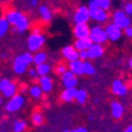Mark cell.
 <instances>
[{"label":"cell","instance_id":"obj_36","mask_svg":"<svg viewBox=\"0 0 132 132\" xmlns=\"http://www.w3.org/2000/svg\"><path fill=\"white\" fill-rule=\"evenodd\" d=\"M70 132H88V130L86 128H84V127H79V128H76V129H74V130H72Z\"/></svg>","mask_w":132,"mask_h":132},{"label":"cell","instance_id":"obj_23","mask_svg":"<svg viewBox=\"0 0 132 132\" xmlns=\"http://www.w3.org/2000/svg\"><path fill=\"white\" fill-rule=\"evenodd\" d=\"M46 59H47V54L43 53V52H38L33 56V62L36 63L37 65L41 64V63H45Z\"/></svg>","mask_w":132,"mask_h":132},{"label":"cell","instance_id":"obj_30","mask_svg":"<svg viewBox=\"0 0 132 132\" xmlns=\"http://www.w3.org/2000/svg\"><path fill=\"white\" fill-rule=\"evenodd\" d=\"M110 4L111 2L109 0H98V9H101L103 11H106L110 7Z\"/></svg>","mask_w":132,"mask_h":132},{"label":"cell","instance_id":"obj_39","mask_svg":"<svg viewBox=\"0 0 132 132\" xmlns=\"http://www.w3.org/2000/svg\"><path fill=\"white\" fill-rule=\"evenodd\" d=\"M129 67L132 69V58H130V60H129Z\"/></svg>","mask_w":132,"mask_h":132},{"label":"cell","instance_id":"obj_34","mask_svg":"<svg viewBox=\"0 0 132 132\" xmlns=\"http://www.w3.org/2000/svg\"><path fill=\"white\" fill-rule=\"evenodd\" d=\"M125 33L129 38H132V27H128L125 29Z\"/></svg>","mask_w":132,"mask_h":132},{"label":"cell","instance_id":"obj_22","mask_svg":"<svg viewBox=\"0 0 132 132\" xmlns=\"http://www.w3.org/2000/svg\"><path fill=\"white\" fill-rule=\"evenodd\" d=\"M36 72L38 75H40L41 77L42 76H47V74L50 72V65L48 63H41V64H38L36 67Z\"/></svg>","mask_w":132,"mask_h":132},{"label":"cell","instance_id":"obj_27","mask_svg":"<svg viewBox=\"0 0 132 132\" xmlns=\"http://www.w3.org/2000/svg\"><path fill=\"white\" fill-rule=\"evenodd\" d=\"M75 100L77 101L79 104H84L86 102V100H87V92L85 90H77Z\"/></svg>","mask_w":132,"mask_h":132},{"label":"cell","instance_id":"obj_4","mask_svg":"<svg viewBox=\"0 0 132 132\" xmlns=\"http://www.w3.org/2000/svg\"><path fill=\"white\" fill-rule=\"evenodd\" d=\"M43 43H45V37H43L41 34H32L28 37V47L30 49V51L35 52L37 50H39Z\"/></svg>","mask_w":132,"mask_h":132},{"label":"cell","instance_id":"obj_9","mask_svg":"<svg viewBox=\"0 0 132 132\" xmlns=\"http://www.w3.org/2000/svg\"><path fill=\"white\" fill-rule=\"evenodd\" d=\"M61 82L65 89H73L77 85V78H76V76L72 72L65 71L61 75Z\"/></svg>","mask_w":132,"mask_h":132},{"label":"cell","instance_id":"obj_42","mask_svg":"<svg viewBox=\"0 0 132 132\" xmlns=\"http://www.w3.org/2000/svg\"><path fill=\"white\" fill-rule=\"evenodd\" d=\"M0 56H1V53H0Z\"/></svg>","mask_w":132,"mask_h":132},{"label":"cell","instance_id":"obj_13","mask_svg":"<svg viewBox=\"0 0 132 132\" xmlns=\"http://www.w3.org/2000/svg\"><path fill=\"white\" fill-rule=\"evenodd\" d=\"M111 90H112V92H113L115 95L122 96V95H125V94L127 93V87L125 86V84H124L122 80L116 79V80H114L113 84H112Z\"/></svg>","mask_w":132,"mask_h":132},{"label":"cell","instance_id":"obj_5","mask_svg":"<svg viewBox=\"0 0 132 132\" xmlns=\"http://www.w3.org/2000/svg\"><path fill=\"white\" fill-rule=\"evenodd\" d=\"M112 19H113V24L118 27L120 30L130 27V23H131V21L128 18V16L124 12H122V11H116V12L113 14Z\"/></svg>","mask_w":132,"mask_h":132},{"label":"cell","instance_id":"obj_12","mask_svg":"<svg viewBox=\"0 0 132 132\" xmlns=\"http://www.w3.org/2000/svg\"><path fill=\"white\" fill-rule=\"evenodd\" d=\"M61 54H62V56H63L65 59H68L70 62L78 59V52L76 51L72 46L64 47V48L62 49V51H61Z\"/></svg>","mask_w":132,"mask_h":132},{"label":"cell","instance_id":"obj_29","mask_svg":"<svg viewBox=\"0 0 132 132\" xmlns=\"http://www.w3.org/2000/svg\"><path fill=\"white\" fill-rule=\"evenodd\" d=\"M32 122H33V124H34L35 126H39V125H41L42 122H43L42 115H41L40 113H38V112L33 113V115H32Z\"/></svg>","mask_w":132,"mask_h":132},{"label":"cell","instance_id":"obj_11","mask_svg":"<svg viewBox=\"0 0 132 132\" xmlns=\"http://www.w3.org/2000/svg\"><path fill=\"white\" fill-rule=\"evenodd\" d=\"M73 32L77 39H86L89 38L90 28L88 27V24H75Z\"/></svg>","mask_w":132,"mask_h":132},{"label":"cell","instance_id":"obj_21","mask_svg":"<svg viewBox=\"0 0 132 132\" xmlns=\"http://www.w3.org/2000/svg\"><path fill=\"white\" fill-rule=\"evenodd\" d=\"M39 13H40L42 19L45 20V21H49V20H51V18H52V14H51V11L49 10L48 6H46V5H41V6H39Z\"/></svg>","mask_w":132,"mask_h":132},{"label":"cell","instance_id":"obj_7","mask_svg":"<svg viewBox=\"0 0 132 132\" xmlns=\"http://www.w3.org/2000/svg\"><path fill=\"white\" fill-rule=\"evenodd\" d=\"M89 19H90L89 10L85 5H80L76 10L74 14V21L76 22V24H86Z\"/></svg>","mask_w":132,"mask_h":132},{"label":"cell","instance_id":"obj_10","mask_svg":"<svg viewBox=\"0 0 132 132\" xmlns=\"http://www.w3.org/2000/svg\"><path fill=\"white\" fill-rule=\"evenodd\" d=\"M105 32L107 34V38H109L111 41H116L120 36H122V30L113 23L108 24L105 29Z\"/></svg>","mask_w":132,"mask_h":132},{"label":"cell","instance_id":"obj_1","mask_svg":"<svg viewBox=\"0 0 132 132\" xmlns=\"http://www.w3.org/2000/svg\"><path fill=\"white\" fill-rule=\"evenodd\" d=\"M5 19L7 20L9 23L14 26L15 30H17L20 33L24 32L29 28V21L27 17L22 13L17 12V11H11V12H9L6 14Z\"/></svg>","mask_w":132,"mask_h":132},{"label":"cell","instance_id":"obj_24","mask_svg":"<svg viewBox=\"0 0 132 132\" xmlns=\"http://www.w3.org/2000/svg\"><path fill=\"white\" fill-rule=\"evenodd\" d=\"M9 22L5 18H0V37H2L9 30Z\"/></svg>","mask_w":132,"mask_h":132},{"label":"cell","instance_id":"obj_25","mask_svg":"<svg viewBox=\"0 0 132 132\" xmlns=\"http://www.w3.org/2000/svg\"><path fill=\"white\" fill-rule=\"evenodd\" d=\"M82 72L84 74H88V75H92L95 72L94 67L90 63V62H82Z\"/></svg>","mask_w":132,"mask_h":132},{"label":"cell","instance_id":"obj_35","mask_svg":"<svg viewBox=\"0 0 132 132\" xmlns=\"http://www.w3.org/2000/svg\"><path fill=\"white\" fill-rule=\"evenodd\" d=\"M29 74H30V76H32V77H34V78H36L38 76V74H37L35 69H30L29 70Z\"/></svg>","mask_w":132,"mask_h":132},{"label":"cell","instance_id":"obj_38","mask_svg":"<svg viewBox=\"0 0 132 132\" xmlns=\"http://www.w3.org/2000/svg\"><path fill=\"white\" fill-rule=\"evenodd\" d=\"M31 3H32V4H33V5H36V4H37V3H38V2H37V1H36V0H32V1H31Z\"/></svg>","mask_w":132,"mask_h":132},{"label":"cell","instance_id":"obj_41","mask_svg":"<svg viewBox=\"0 0 132 132\" xmlns=\"http://www.w3.org/2000/svg\"><path fill=\"white\" fill-rule=\"evenodd\" d=\"M63 132H70V131H68V130H67V131H63Z\"/></svg>","mask_w":132,"mask_h":132},{"label":"cell","instance_id":"obj_32","mask_svg":"<svg viewBox=\"0 0 132 132\" xmlns=\"http://www.w3.org/2000/svg\"><path fill=\"white\" fill-rule=\"evenodd\" d=\"M65 71V67H64V64H59V65H57V68H56V73L57 74H63Z\"/></svg>","mask_w":132,"mask_h":132},{"label":"cell","instance_id":"obj_26","mask_svg":"<svg viewBox=\"0 0 132 132\" xmlns=\"http://www.w3.org/2000/svg\"><path fill=\"white\" fill-rule=\"evenodd\" d=\"M27 127V123L24 120H17L14 124V127H13V131L14 132H22Z\"/></svg>","mask_w":132,"mask_h":132},{"label":"cell","instance_id":"obj_6","mask_svg":"<svg viewBox=\"0 0 132 132\" xmlns=\"http://www.w3.org/2000/svg\"><path fill=\"white\" fill-rule=\"evenodd\" d=\"M0 92L5 97H13L16 92V85L6 78L0 80Z\"/></svg>","mask_w":132,"mask_h":132},{"label":"cell","instance_id":"obj_14","mask_svg":"<svg viewBox=\"0 0 132 132\" xmlns=\"http://www.w3.org/2000/svg\"><path fill=\"white\" fill-rule=\"evenodd\" d=\"M87 53H88V58H98L104 54V49L101 45L93 43L90 47V49L87 51Z\"/></svg>","mask_w":132,"mask_h":132},{"label":"cell","instance_id":"obj_31","mask_svg":"<svg viewBox=\"0 0 132 132\" xmlns=\"http://www.w3.org/2000/svg\"><path fill=\"white\" fill-rule=\"evenodd\" d=\"M125 14L132 15V2L126 4V6H125Z\"/></svg>","mask_w":132,"mask_h":132},{"label":"cell","instance_id":"obj_18","mask_svg":"<svg viewBox=\"0 0 132 132\" xmlns=\"http://www.w3.org/2000/svg\"><path fill=\"white\" fill-rule=\"evenodd\" d=\"M89 14H90V18L98 21V22H103V21H105L108 17L106 11H103L101 9H97L96 11H94L92 13H89Z\"/></svg>","mask_w":132,"mask_h":132},{"label":"cell","instance_id":"obj_19","mask_svg":"<svg viewBox=\"0 0 132 132\" xmlns=\"http://www.w3.org/2000/svg\"><path fill=\"white\" fill-rule=\"evenodd\" d=\"M123 112H124V108L119 103H117V102H112L111 103V114H112L113 117L119 118L123 115Z\"/></svg>","mask_w":132,"mask_h":132},{"label":"cell","instance_id":"obj_8","mask_svg":"<svg viewBox=\"0 0 132 132\" xmlns=\"http://www.w3.org/2000/svg\"><path fill=\"white\" fill-rule=\"evenodd\" d=\"M23 97L19 95V94H15L13 97H12V100H11L6 106H5V110L7 112H15L17 111V110H19L21 107H22L23 105Z\"/></svg>","mask_w":132,"mask_h":132},{"label":"cell","instance_id":"obj_40","mask_svg":"<svg viewBox=\"0 0 132 132\" xmlns=\"http://www.w3.org/2000/svg\"><path fill=\"white\" fill-rule=\"evenodd\" d=\"M2 103H3V100H2V98H1V97H0V105H1Z\"/></svg>","mask_w":132,"mask_h":132},{"label":"cell","instance_id":"obj_33","mask_svg":"<svg viewBox=\"0 0 132 132\" xmlns=\"http://www.w3.org/2000/svg\"><path fill=\"white\" fill-rule=\"evenodd\" d=\"M78 58H80L81 60H85L88 58V53L87 51H79L78 52Z\"/></svg>","mask_w":132,"mask_h":132},{"label":"cell","instance_id":"obj_15","mask_svg":"<svg viewBox=\"0 0 132 132\" xmlns=\"http://www.w3.org/2000/svg\"><path fill=\"white\" fill-rule=\"evenodd\" d=\"M92 45H93V43H92V41L89 38L77 39L74 42V49H77L78 51H88Z\"/></svg>","mask_w":132,"mask_h":132},{"label":"cell","instance_id":"obj_20","mask_svg":"<svg viewBox=\"0 0 132 132\" xmlns=\"http://www.w3.org/2000/svg\"><path fill=\"white\" fill-rule=\"evenodd\" d=\"M76 92H77V90H76L75 88H73V89H65L60 94V98L63 102H71L73 98H75Z\"/></svg>","mask_w":132,"mask_h":132},{"label":"cell","instance_id":"obj_17","mask_svg":"<svg viewBox=\"0 0 132 132\" xmlns=\"http://www.w3.org/2000/svg\"><path fill=\"white\" fill-rule=\"evenodd\" d=\"M39 84H40V89L42 92H49L52 90V79L49 76H42L39 78Z\"/></svg>","mask_w":132,"mask_h":132},{"label":"cell","instance_id":"obj_16","mask_svg":"<svg viewBox=\"0 0 132 132\" xmlns=\"http://www.w3.org/2000/svg\"><path fill=\"white\" fill-rule=\"evenodd\" d=\"M82 62L84 61H81L79 59L71 61L69 63L70 72H72L74 75H81V74H84V72H82Z\"/></svg>","mask_w":132,"mask_h":132},{"label":"cell","instance_id":"obj_2","mask_svg":"<svg viewBox=\"0 0 132 132\" xmlns=\"http://www.w3.org/2000/svg\"><path fill=\"white\" fill-rule=\"evenodd\" d=\"M33 61V56L30 53H24L17 56L14 59L13 70L16 74H22L27 70V65Z\"/></svg>","mask_w":132,"mask_h":132},{"label":"cell","instance_id":"obj_37","mask_svg":"<svg viewBox=\"0 0 132 132\" xmlns=\"http://www.w3.org/2000/svg\"><path fill=\"white\" fill-rule=\"evenodd\" d=\"M124 132H132V126H128V127L124 130Z\"/></svg>","mask_w":132,"mask_h":132},{"label":"cell","instance_id":"obj_28","mask_svg":"<svg viewBox=\"0 0 132 132\" xmlns=\"http://www.w3.org/2000/svg\"><path fill=\"white\" fill-rule=\"evenodd\" d=\"M41 89H40V87L38 86H32L30 88V94L33 96V97H35V98H39L41 96Z\"/></svg>","mask_w":132,"mask_h":132},{"label":"cell","instance_id":"obj_3","mask_svg":"<svg viewBox=\"0 0 132 132\" xmlns=\"http://www.w3.org/2000/svg\"><path fill=\"white\" fill-rule=\"evenodd\" d=\"M89 39L92 41V43H96V45H101V43L105 42L107 38V34L103 28L101 27H93L90 29V34H89Z\"/></svg>","mask_w":132,"mask_h":132}]
</instances>
